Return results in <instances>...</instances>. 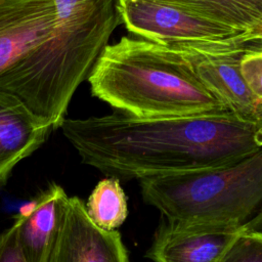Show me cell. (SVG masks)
Segmentation results:
<instances>
[{
	"label": "cell",
	"mask_w": 262,
	"mask_h": 262,
	"mask_svg": "<svg viewBox=\"0 0 262 262\" xmlns=\"http://www.w3.org/2000/svg\"><path fill=\"white\" fill-rule=\"evenodd\" d=\"M242 230L244 232L260 231L262 232V208L246 223L242 225Z\"/></svg>",
	"instance_id": "ac0fdd59"
},
{
	"label": "cell",
	"mask_w": 262,
	"mask_h": 262,
	"mask_svg": "<svg viewBox=\"0 0 262 262\" xmlns=\"http://www.w3.org/2000/svg\"><path fill=\"white\" fill-rule=\"evenodd\" d=\"M53 129L17 97L0 90V186L16 164L37 150Z\"/></svg>",
	"instance_id": "8fae6325"
},
{
	"label": "cell",
	"mask_w": 262,
	"mask_h": 262,
	"mask_svg": "<svg viewBox=\"0 0 262 262\" xmlns=\"http://www.w3.org/2000/svg\"><path fill=\"white\" fill-rule=\"evenodd\" d=\"M242 233V225L166 220L156 231L145 256L154 262H221Z\"/></svg>",
	"instance_id": "52a82bcc"
},
{
	"label": "cell",
	"mask_w": 262,
	"mask_h": 262,
	"mask_svg": "<svg viewBox=\"0 0 262 262\" xmlns=\"http://www.w3.org/2000/svg\"><path fill=\"white\" fill-rule=\"evenodd\" d=\"M62 187L51 183L16 215L19 243L27 262H51L69 206Z\"/></svg>",
	"instance_id": "30bf717a"
},
{
	"label": "cell",
	"mask_w": 262,
	"mask_h": 262,
	"mask_svg": "<svg viewBox=\"0 0 262 262\" xmlns=\"http://www.w3.org/2000/svg\"><path fill=\"white\" fill-rule=\"evenodd\" d=\"M85 210L89 219L103 230H116L128 216V206L120 180L106 177L90 193Z\"/></svg>",
	"instance_id": "4fadbf2b"
},
{
	"label": "cell",
	"mask_w": 262,
	"mask_h": 262,
	"mask_svg": "<svg viewBox=\"0 0 262 262\" xmlns=\"http://www.w3.org/2000/svg\"><path fill=\"white\" fill-rule=\"evenodd\" d=\"M239 72L253 95L262 103V41L252 40L241 57Z\"/></svg>",
	"instance_id": "5bb4252c"
},
{
	"label": "cell",
	"mask_w": 262,
	"mask_h": 262,
	"mask_svg": "<svg viewBox=\"0 0 262 262\" xmlns=\"http://www.w3.org/2000/svg\"><path fill=\"white\" fill-rule=\"evenodd\" d=\"M167 221L241 226L262 205V148L229 166L139 180Z\"/></svg>",
	"instance_id": "277c9868"
},
{
	"label": "cell",
	"mask_w": 262,
	"mask_h": 262,
	"mask_svg": "<svg viewBox=\"0 0 262 262\" xmlns=\"http://www.w3.org/2000/svg\"><path fill=\"white\" fill-rule=\"evenodd\" d=\"M49 37L0 74V90L17 97L54 129L118 27V0H54Z\"/></svg>",
	"instance_id": "7a4b0ae2"
},
{
	"label": "cell",
	"mask_w": 262,
	"mask_h": 262,
	"mask_svg": "<svg viewBox=\"0 0 262 262\" xmlns=\"http://www.w3.org/2000/svg\"><path fill=\"white\" fill-rule=\"evenodd\" d=\"M18 221L14 222L0 234V262H27L18 235Z\"/></svg>",
	"instance_id": "2e32d148"
},
{
	"label": "cell",
	"mask_w": 262,
	"mask_h": 262,
	"mask_svg": "<svg viewBox=\"0 0 262 262\" xmlns=\"http://www.w3.org/2000/svg\"><path fill=\"white\" fill-rule=\"evenodd\" d=\"M120 21L141 39L160 44L228 42L244 33L183 9L148 0H118Z\"/></svg>",
	"instance_id": "8992f818"
},
{
	"label": "cell",
	"mask_w": 262,
	"mask_h": 262,
	"mask_svg": "<svg viewBox=\"0 0 262 262\" xmlns=\"http://www.w3.org/2000/svg\"><path fill=\"white\" fill-rule=\"evenodd\" d=\"M252 40L170 44L191 66L207 89L238 120L262 126V103L253 95L239 72L241 57ZM160 45V44H159Z\"/></svg>",
	"instance_id": "5b68a950"
},
{
	"label": "cell",
	"mask_w": 262,
	"mask_h": 262,
	"mask_svg": "<svg viewBox=\"0 0 262 262\" xmlns=\"http://www.w3.org/2000/svg\"><path fill=\"white\" fill-rule=\"evenodd\" d=\"M221 262H262V232L243 231Z\"/></svg>",
	"instance_id": "9a60e30c"
},
{
	"label": "cell",
	"mask_w": 262,
	"mask_h": 262,
	"mask_svg": "<svg viewBox=\"0 0 262 262\" xmlns=\"http://www.w3.org/2000/svg\"><path fill=\"white\" fill-rule=\"evenodd\" d=\"M239 40L250 41V40H259L262 41V18L245 31L241 36Z\"/></svg>",
	"instance_id": "e0dca14e"
},
{
	"label": "cell",
	"mask_w": 262,
	"mask_h": 262,
	"mask_svg": "<svg viewBox=\"0 0 262 262\" xmlns=\"http://www.w3.org/2000/svg\"><path fill=\"white\" fill-rule=\"evenodd\" d=\"M56 20L54 0H0V74L44 42Z\"/></svg>",
	"instance_id": "ba28073f"
},
{
	"label": "cell",
	"mask_w": 262,
	"mask_h": 262,
	"mask_svg": "<svg viewBox=\"0 0 262 262\" xmlns=\"http://www.w3.org/2000/svg\"><path fill=\"white\" fill-rule=\"evenodd\" d=\"M245 32L262 18V0H148Z\"/></svg>",
	"instance_id": "7c38bea8"
},
{
	"label": "cell",
	"mask_w": 262,
	"mask_h": 262,
	"mask_svg": "<svg viewBox=\"0 0 262 262\" xmlns=\"http://www.w3.org/2000/svg\"><path fill=\"white\" fill-rule=\"evenodd\" d=\"M58 128L84 164L119 180L221 168L262 148V126L232 115L139 119L115 111L64 118Z\"/></svg>",
	"instance_id": "6da1fadb"
},
{
	"label": "cell",
	"mask_w": 262,
	"mask_h": 262,
	"mask_svg": "<svg viewBox=\"0 0 262 262\" xmlns=\"http://www.w3.org/2000/svg\"><path fill=\"white\" fill-rule=\"evenodd\" d=\"M51 262H129L117 230H103L87 216L85 204L73 196Z\"/></svg>",
	"instance_id": "9c48e42d"
},
{
	"label": "cell",
	"mask_w": 262,
	"mask_h": 262,
	"mask_svg": "<svg viewBox=\"0 0 262 262\" xmlns=\"http://www.w3.org/2000/svg\"><path fill=\"white\" fill-rule=\"evenodd\" d=\"M87 80L93 96L139 119L232 115L183 55L144 39L107 44Z\"/></svg>",
	"instance_id": "3957f363"
}]
</instances>
